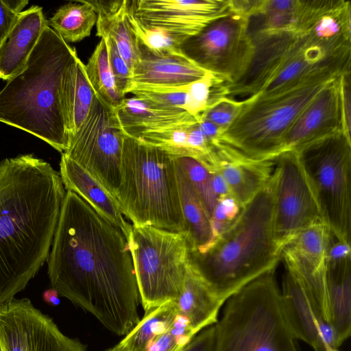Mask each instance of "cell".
<instances>
[{
    "mask_svg": "<svg viewBox=\"0 0 351 351\" xmlns=\"http://www.w3.org/2000/svg\"><path fill=\"white\" fill-rule=\"evenodd\" d=\"M51 287L114 334L139 322L141 303L128 240L76 193L66 191L47 258Z\"/></svg>",
    "mask_w": 351,
    "mask_h": 351,
    "instance_id": "1",
    "label": "cell"
},
{
    "mask_svg": "<svg viewBox=\"0 0 351 351\" xmlns=\"http://www.w3.org/2000/svg\"><path fill=\"white\" fill-rule=\"evenodd\" d=\"M66 193L60 173L32 154L0 163V305L47 261Z\"/></svg>",
    "mask_w": 351,
    "mask_h": 351,
    "instance_id": "2",
    "label": "cell"
},
{
    "mask_svg": "<svg viewBox=\"0 0 351 351\" xmlns=\"http://www.w3.org/2000/svg\"><path fill=\"white\" fill-rule=\"evenodd\" d=\"M75 49L48 24L24 69L0 90V122L19 128L64 153L70 142L65 93Z\"/></svg>",
    "mask_w": 351,
    "mask_h": 351,
    "instance_id": "3",
    "label": "cell"
},
{
    "mask_svg": "<svg viewBox=\"0 0 351 351\" xmlns=\"http://www.w3.org/2000/svg\"><path fill=\"white\" fill-rule=\"evenodd\" d=\"M274 210L272 174L267 185L209 245L190 251V263L224 303L254 280L276 269L281 261L274 236Z\"/></svg>",
    "mask_w": 351,
    "mask_h": 351,
    "instance_id": "4",
    "label": "cell"
},
{
    "mask_svg": "<svg viewBox=\"0 0 351 351\" xmlns=\"http://www.w3.org/2000/svg\"><path fill=\"white\" fill-rule=\"evenodd\" d=\"M115 195L121 210L133 226L186 230L182 213L176 157L126 135Z\"/></svg>",
    "mask_w": 351,
    "mask_h": 351,
    "instance_id": "5",
    "label": "cell"
},
{
    "mask_svg": "<svg viewBox=\"0 0 351 351\" xmlns=\"http://www.w3.org/2000/svg\"><path fill=\"white\" fill-rule=\"evenodd\" d=\"M342 74L320 73L274 95L241 101L239 113L217 141L251 159L274 160L283 152L285 136L301 112Z\"/></svg>",
    "mask_w": 351,
    "mask_h": 351,
    "instance_id": "6",
    "label": "cell"
},
{
    "mask_svg": "<svg viewBox=\"0 0 351 351\" xmlns=\"http://www.w3.org/2000/svg\"><path fill=\"white\" fill-rule=\"evenodd\" d=\"M275 271L263 274L226 301L215 324V351H298L282 311Z\"/></svg>",
    "mask_w": 351,
    "mask_h": 351,
    "instance_id": "7",
    "label": "cell"
},
{
    "mask_svg": "<svg viewBox=\"0 0 351 351\" xmlns=\"http://www.w3.org/2000/svg\"><path fill=\"white\" fill-rule=\"evenodd\" d=\"M128 242L144 311L176 302L190 256L188 232L132 225Z\"/></svg>",
    "mask_w": 351,
    "mask_h": 351,
    "instance_id": "8",
    "label": "cell"
},
{
    "mask_svg": "<svg viewBox=\"0 0 351 351\" xmlns=\"http://www.w3.org/2000/svg\"><path fill=\"white\" fill-rule=\"evenodd\" d=\"M295 152L317 199L324 223L337 240L350 244L351 138L339 132Z\"/></svg>",
    "mask_w": 351,
    "mask_h": 351,
    "instance_id": "9",
    "label": "cell"
},
{
    "mask_svg": "<svg viewBox=\"0 0 351 351\" xmlns=\"http://www.w3.org/2000/svg\"><path fill=\"white\" fill-rule=\"evenodd\" d=\"M125 136L114 108L96 95L87 117L62 154L85 169L115 198Z\"/></svg>",
    "mask_w": 351,
    "mask_h": 351,
    "instance_id": "10",
    "label": "cell"
},
{
    "mask_svg": "<svg viewBox=\"0 0 351 351\" xmlns=\"http://www.w3.org/2000/svg\"><path fill=\"white\" fill-rule=\"evenodd\" d=\"M182 53L200 68L226 84L244 73L252 55L248 17L231 11L180 45Z\"/></svg>",
    "mask_w": 351,
    "mask_h": 351,
    "instance_id": "11",
    "label": "cell"
},
{
    "mask_svg": "<svg viewBox=\"0 0 351 351\" xmlns=\"http://www.w3.org/2000/svg\"><path fill=\"white\" fill-rule=\"evenodd\" d=\"M274 162V230L282 252L300 232L324 221L298 153L285 151Z\"/></svg>",
    "mask_w": 351,
    "mask_h": 351,
    "instance_id": "12",
    "label": "cell"
},
{
    "mask_svg": "<svg viewBox=\"0 0 351 351\" xmlns=\"http://www.w3.org/2000/svg\"><path fill=\"white\" fill-rule=\"evenodd\" d=\"M0 343L2 351H87L28 298H14L0 305Z\"/></svg>",
    "mask_w": 351,
    "mask_h": 351,
    "instance_id": "13",
    "label": "cell"
},
{
    "mask_svg": "<svg viewBox=\"0 0 351 351\" xmlns=\"http://www.w3.org/2000/svg\"><path fill=\"white\" fill-rule=\"evenodd\" d=\"M130 13L143 26L180 45L232 11L230 1L128 0Z\"/></svg>",
    "mask_w": 351,
    "mask_h": 351,
    "instance_id": "14",
    "label": "cell"
},
{
    "mask_svg": "<svg viewBox=\"0 0 351 351\" xmlns=\"http://www.w3.org/2000/svg\"><path fill=\"white\" fill-rule=\"evenodd\" d=\"M341 76L328 84L301 112L285 136L283 152L298 151L316 140L343 132Z\"/></svg>",
    "mask_w": 351,
    "mask_h": 351,
    "instance_id": "15",
    "label": "cell"
},
{
    "mask_svg": "<svg viewBox=\"0 0 351 351\" xmlns=\"http://www.w3.org/2000/svg\"><path fill=\"white\" fill-rule=\"evenodd\" d=\"M274 160L247 158L218 141L214 145L212 172L225 180L240 208L247 204L270 180Z\"/></svg>",
    "mask_w": 351,
    "mask_h": 351,
    "instance_id": "16",
    "label": "cell"
},
{
    "mask_svg": "<svg viewBox=\"0 0 351 351\" xmlns=\"http://www.w3.org/2000/svg\"><path fill=\"white\" fill-rule=\"evenodd\" d=\"M284 266L281 305L291 332L296 340L304 341L315 351H327L322 333L332 325L311 300L293 270Z\"/></svg>",
    "mask_w": 351,
    "mask_h": 351,
    "instance_id": "17",
    "label": "cell"
},
{
    "mask_svg": "<svg viewBox=\"0 0 351 351\" xmlns=\"http://www.w3.org/2000/svg\"><path fill=\"white\" fill-rule=\"evenodd\" d=\"M138 48L140 58L132 71L130 90L134 87L186 86L209 73L184 53L158 56L139 43Z\"/></svg>",
    "mask_w": 351,
    "mask_h": 351,
    "instance_id": "18",
    "label": "cell"
},
{
    "mask_svg": "<svg viewBox=\"0 0 351 351\" xmlns=\"http://www.w3.org/2000/svg\"><path fill=\"white\" fill-rule=\"evenodd\" d=\"M47 25L43 8L31 6L22 11L0 45V78L9 80L25 67Z\"/></svg>",
    "mask_w": 351,
    "mask_h": 351,
    "instance_id": "19",
    "label": "cell"
},
{
    "mask_svg": "<svg viewBox=\"0 0 351 351\" xmlns=\"http://www.w3.org/2000/svg\"><path fill=\"white\" fill-rule=\"evenodd\" d=\"M114 109L126 135L136 138L145 134L189 127L199 122L182 109L156 107L134 97H125Z\"/></svg>",
    "mask_w": 351,
    "mask_h": 351,
    "instance_id": "20",
    "label": "cell"
},
{
    "mask_svg": "<svg viewBox=\"0 0 351 351\" xmlns=\"http://www.w3.org/2000/svg\"><path fill=\"white\" fill-rule=\"evenodd\" d=\"M60 175L66 191L85 200L96 211L119 228L128 240L132 225L123 217L115 198L85 169L62 154Z\"/></svg>",
    "mask_w": 351,
    "mask_h": 351,
    "instance_id": "21",
    "label": "cell"
},
{
    "mask_svg": "<svg viewBox=\"0 0 351 351\" xmlns=\"http://www.w3.org/2000/svg\"><path fill=\"white\" fill-rule=\"evenodd\" d=\"M223 304L210 290L189 259L182 291L176 301L178 315L197 335L217 322Z\"/></svg>",
    "mask_w": 351,
    "mask_h": 351,
    "instance_id": "22",
    "label": "cell"
},
{
    "mask_svg": "<svg viewBox=\"0 0 351 351\" xmlns=\"http://www.w3.org/2000/svg\"><path fill=\"white\" fill-rule=\"evenodd\" d=\"M97 14V36L108 37L117 48L132 72L140 58L138 40L131 30L128 20V0L90 1Z\"/></svg>",
    "mask_w": 351,
    "mask_h": 351,
    "instance_id": "23",
    "label": "cell"
},
{
    "mask_svg": "<svg viewBox=\"0 0 351 351\" xmlns=\"http://www.w3.org/2000/svg\"><path fill=\"white\" fill-rule=\"evenodd\" d=\"M351 256L327 261L329 321L339 348L351 333Z\"/></svg>",
    "mask_w": 351,
    "mask_h": 351,
    "instance_id": "24",
    "label": "cell"
},
{
    "mask_svg": "<svg viewBox=\"0 0 351 351\" xmlns=\"http://www.w3.org/2000/svg\"><path fill=\"white\" fill-rule=\"evenodd\" d=\"M176 160V176L182 213L191 250H201L213 241L210 217L198 195Z\"/></svg>",
    "mask_w": 351,
    "mask_h": 351,
    "instance_id": "25",
    "label": "cell"
},
{
    "mask_svg": "<svg viewBox=\"0 0 351 351\" xmlns=\"http://www.w3.org/2000/svg\"><path fill=\"white\" fill-rule=\"evenodd\" d=\"M95 95L85 64L77 58L69 69L65 93L70 140L87 117Z\"/></svg>",
    "mask_w": 351,
    "mask_h": 351,
    "instance_id": "26",
    "label": "cell"
},
{
    "mask_svg": "<svg viewBox=\"0 0 351 351\" xmlns=\"http://www.w3.org/2000/svg\"><path fill=\"white\" fill-rule=\"evenodd\" d=\"M176 302H169L145 312L142 319L117 346L121 351H145L178 316Z\"/></svg>",
    "mask_w": 351,
    "mask_h": 351,
    "instance_id": "27",
    "label": "cell"
},
{
    "mask_svg": "<svg viewBox=\"0 0 351 351\" xmlns=\"http://www.w3.org/2000/svg\"><path fill=\"white\" fill-rule=\"evenodd\" d=\"M97 19L93 7L87 0H80L60 7L47 24L66 43H75L90 35Z\"/></svg>",
    "mask_w": 351,
    "mask_h": 351,
    "instance_id": "28",
    "label": "cell"
},
{
    "mask_svg": "<svg viewBox=\"0 0 351 351\" xmlns=\"http://www.w3.org/2000/svg\"><path fill=\"white\" fill-rule=\"evenodd\" d=\"M85 67L96 95L109 106L116 108L124 98L119 93L115 84L105 39L101 38Z\"/></svg>",
    "mask_w": 351,
    "mask_h": 351,
    "instance_id": "29",
    "label": "cell"
},
{
    "mask_svg": "<svg viewBox=\"0 0 351 351\" xmlns=\"http://www.w3.org/2000/svg\"><path fill=\"white\" fill-rule=\"evenodd\" d=\"M176 159L198 195L210 219L217 202L212 186L210 172L192 158L180 157Z\"/></svg>",
    "mask_w": 351,
    "mask_h": 351,
    "instance_id": "30",
    "label": "cell"
},
{
    "mask_svg": "<svg viewBox=\"0 0 351 351\" xmlns=\"http://www.w3.org/2000/svg\"><path fill=\"white\" fill-rule=\"evenodd\" d=\"M128 20L138 43L152 53L158 56L183 53L180 43L161 32L143 26L130 13L129 10Z\"/></svg>",
    "mask_w": 351,
    "mask_h": 351,
    "instance_id": "31",
    "label": "cell"
},
{
    "mask_svg": "<svg viewBox=\"0 0 351 351\" xmlns=\"http://www.w3.org/2000/svg\"><path fill=\"white\" fill-rule=\"evenodd\" d=\"M187 86L188 85L171 87H134L130 90L129 93L156 107L184 110Z\"/></svg>",
    "mask_w": 351,
    "mask_h": 351,
    "instance_id": "32",
    "label": "cell"
},
{
    "mask_svg": "<svg viewBox=\"0 0 351 351\" xmlns=\"http://www.w3.org/2000/svg\"><path fill=\"white\" fill-rule=\"evenodd\" d=\"M217 83H223V81L209 73L188 84L184 110L199 121L201 115L209 106L214 87Z\"/></svg>",
    "mask_w": 351,
    "mask_h": 351,
    "instance_id": "33",
    "label": "cell"
},
{
    "mask_svg": "<svg viewBox=\"0 0 351 351\" xmlns=\"http://www.w3.org/2000/svg\"><path fill=\"white\" fill-rule=\"evenodd\" d=\"M195 335L186 321L178 315L167 330L156 337L145 351H182Z\"/></svg>",
    "mask_w": 351,
    "mask_h": 351,
    "instance_id": "34",
    "label": "cell"
},
{
    "mask_svg": "<svg viewBox=\"0 0 351 351\" xmlns=\"http://www.w3.org/2000/svg\"><path fill=\"white\" fill-rule=\"evenodd\" d=\"M241 106V101L227 97H219L208 107L201 115L199 120L206 119L212 122L219 128L222 132L233 121Z\"/></svg>",
    "mask_w": 351,
    "mask_h": 351,
    "instance_id": "35",
    "label": "cell"
},
{
    "mask_svg": "<svg viewBox=\"0 0 351 351\" xmlns=\"http://www.w3.org/2000/svg\"><path fill=\"white\" fill-rule=\"evenodd\" d=\"M102 38L106 42L109 62L117 88L120 95L125 98L131 87L132 72L121 56L115 42L108 37Z\"/></svg>",
    "mask_w": 351,
    "mask_h": 351,
    "instance_id": "36",
    "label": "cell"
},
{
    "mask_svg": "<svg viewBox=\"0 0 351 351\" xmlns=\"http://www.w3.org/2000/svg\"><path fill=\"white\" fill-rule=\"evenodd\" d=\"M240 210V206L232 197L217 201L210 217L213 240L234 220Z\"/></svg>",
    "mask_w": 351,
    "mask_h": 351,
    "instance_id": "37",
    "label": "cell"
},
{
    "mask_svg": "<svg viewBox=\"0 0 351 351\" xmlns=\"http://www.w3.org/2000/svg\"><path fill=\"white\" fill-rule=\"evenodd\" d=\"M28 3L26 0H0V45Z\"/></svg>",
    "mask_w": 351,
    "mask_h": 351,
    "instance_id": "38",
    "label": "cell"
},
{
    "mask_svg": "<svg viewBox=\"0 0 351 351\" xmlns=\"http://www.w3.org/2000/svg\"><path fill=\"white\" fill-rule=\"evenodd\" d=\"M340 95L343 132L350 138V72L340 77Z\"/></svg>",
    "mask_w": 351,
    "mask_h": 351,
    "instance_id": "39",
    "label": "cell"
},
{
    "mask_svg": "<svg viewBox=\"0 0 351 351\" xmlns=\"http://www.w3.org/2000/svg\"><path fill=\"white\" fill-rule=\"evenodd\" d=\"M216 335L215 324L198 332L182 351H215Z\"/></svg>",
    "mask_w": 351,
    "mask_h": 351,
    "instance_id": "40",
    "label": "cell"
},
{
    "mask_svg": "<svg viewBox=\"0 0 351 351\" xmlns=\"http://www.w3.org/2000/svg\"><path fill=\"white\" fill-rule=\"evenodd\" d=\"M210 173L212 186L217 201L227 197H232L228 186L221 175L217 171Z\"/></svg>",
    "mask_w": 351,
    "mask_h": 351,
    "instance_id": "41",
    "label": "cell"
},
{
    "mask_svg": "<svg viewBox=\"0 0 351 351\" xmlns=\"http://www.w3.org/2000/svg\"><path fill=\"white\" fill-rule=\"evenodd\" d=\"M198 127L206 139L212 144L218 140L221 132L219 128L206 119H200L198 122Z\"/></svg>",
    "mask_w": 351,
    "mask_h": 351,
    "instance_id": "42",
    "label": "cell"
},
{
    "mask_svg": "<svg viewBox=\"0 0 351 351\" xmlns=\"http://www.w3.org/2000/svg\"><path fill=\"white\" fill-rule=\"evenodd\" d=\"M44 301L52 306H58L60 303L59 294L53 288L45 290L43 293Z\"/></svg>",
    "mask_w": 351,
    "mask_h": 351,
    "instance_id": "43",
    "label": "cell"
},
{
    "mask_svg": "<svg viewBox=\"0 0 351 351\" xmlns=\"http://www.w3.org/2000/svg\"><path fill=\"white\" fill-rule=\"evenodd\" d=\"M106 351H121V350L118 348V347L116 345L114 347H112Z\"/></svg>",
    "mask_w": 351,
    "mask_h": 351,
    "instance_id": "44",
    "label": "cell"
},
{
    "mask_svg": "<svg viewBox=\"0 0 351 351\" xmlns=\"http://www.w3.org/2000/svg\"><path fill=\"white\" fill-rule=\"evenodd\" d=\"M0 351H2L1 343H0Z\"/></svg>",
    "mask_w": 351,
    "mask_h": 351,
    "instance_id": "45",
    "label": "cell"
}]
</instances>
